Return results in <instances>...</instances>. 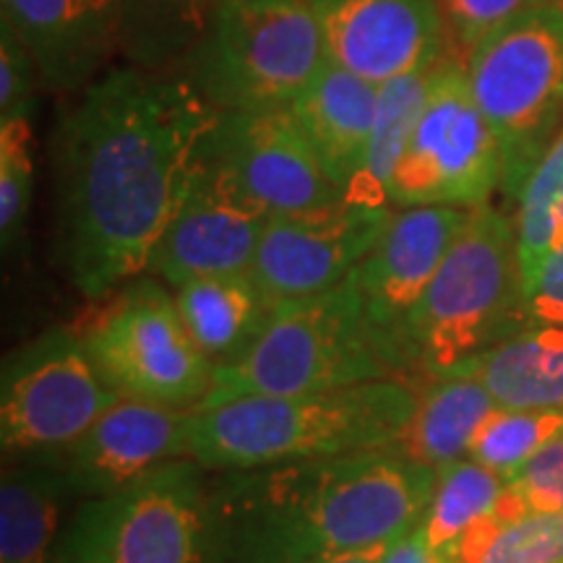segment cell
<instances>
[{"mask_svg": "<svg viewBox=\"0 0 563 563\" xmlns=\"http://www.w3.org/2000/svg\"><path fill=\"white\" fill-rule=\"evenodd\" d=\"M481 563H563V514L527 511L501 525Z\"/></svg>", "mask_w": 563, "mask_h": 563, "instance_id": "obj_30", "label": "cell"}, {"mask_svg": "<svg viewBox=\"0 0 563 563\" xmlns=\"http://www.w3.org/2000/svg\"><path fill=\"white\" fill-rule=\"evenodd\" d=\"M68 496L58 464H13L0 483V563H53L60 506Z\"/></svg>", "mask_w": 563, "mask_h": 563, "instance_id": "obj_23", "label": "cell"}, {"mask_svg": "<svg viewBox=\"0 0 563 563\" xmlns=\"http://www.w3.org/2000/svg\"><path fill=\"white\" fill-rule=\"evenodd\" d=\"M532 3L538 0H435L446 34V55L467 63L483 37Z\"/></svg>", "mask_w": 563, "mask_h": 563, "instance_id": "obj_31", "label": "cell"}, {"mask_svg": "<svg viewBox=\"0 0 563 563\" xmlns=\"http://www.w3.org/2000/svg\"><path fill=\"white\" fill-rule=\"evenodd\" d=\"M121 399L95 368L76 329L53 327L5 357L0 446L5 456H55Z\"/></svg>", "mask_w": 563, "mask_h": 563, "instance_id": "obj_11", "label": "cell"}, {"mask_svg": "<svg viewBox=\"0 0 563 563\" xmlns=\"http://www.w3.org/2000/svg\"><path fill=\"white\" fill-rule=\"evenodd\" d=\"M0 24L30 53L42 89L76 97L121 58L118 0H0Z\"/></svg>", "mask_w": 563, "mask_h": 563, "instance_id": "obj_18", "label": "cell"}, {"mask_svg": "<svg viewBox=\"0 0 563 563\" xmlns=\"http://www.w3.org/2000/svg\"><path fill=\"white\" fill-rule=\"evenodd\" d=\"M391 545V543H389ZM389 545H378V548H371V551H363V553H352V555H342V559H334V561H323V563H382L386 551H389Z\"/></svg>", "mask_w": 563, "mask_h": 563, "instance_id": "obj_36", "label": "cell"}, {"mask_svg": "<svg viewBox=\"0 0 563 563\" xmlns=\"http://www.w3.org/2000/svg\"><path fill=\"white\" fill-rule=\"evenodd\" d=\"M211 118L214 110L180 74L129 63L70 97L51 136L58 256L89 302L150 272Z\"/></svg>", "mask_w": 563, "mask_h": 563, "instance_id": "obj_1", "label": "cell"}, {"mask_svg": "<svg viewBox=\"0 0 563 563\" xmlns=\"http://www.w3.org/2000/svg\"><path fill=\"white\" fill-rule=\"evenodd\" d=\"M391 211L340 201L300 214H272L251 274L277 302L334 290L378 243Z\"/></svg>", "mask_w": 563, "mask_h": 563, "instance_id": "obj_14", "label": "cell"}, {"mask_svg": "<svg viewBox=\"0 0 563 563\" xmlns=\"http://www.w3.org/2000/svg\"><path fill=\"white\" fill-rule=\"evenodd\" d=\"M420 386L384 378L300 397H241L191 415L188 460L207 473L394 449L418 412Z\"/></svg>", "mask_w": 563, "mask_h": 563, "instance_id": "obj_3", "label": "cell"}, {"mask_svg": "<svg viewBox=\"0 0 563 563\" xmlns=\"http://www.w3.org/2000/svg\"><path fill=\"white\" fill-rule=\"evenodd\" d=\"M559 431H563V410H504V407H496L488 420L477 428L467 460L506 477L522 467Z\"/></svg>", "mask_w": 563, "mask_h": 563, "instance_id": "obj_28", "label": "cell"}, {"mask_svg": "<svg viewBox=\"0 0 563 563\" xmlns=\"http://www.w3.org/2000/svg\"><path fill=\"white\" fill-rule=\"evenodd\" d=\"M194 410L121 397L58 462L68 496L100 498L152 470L188 460V422Z\"/></svg>", "mask_w": 563, "mask_h": 563, "instance_id": "obj_17", "label": "cell"}, {"mask_svg": "<svg viewBox=\"0 0 563 563\" xmlns=\"http://www.w3.org/2000/svg\"><path fill=\"white\" fill-rule=\"evenodd\" d=\"M269 217L241 183L199 150L191 183L152 253L150 272L173 290L194 279L251 272Z\"/></svg>", "mask_w": 563, "mask_h": 563, "instance_id": "obj_12", "label": "cell"}, {"mask_svg": "<svg viewBox=\"0 0 563 563\" xmlns=\"http://www.w3.org/2000/svg\"><path fill=\"white\" fill-rule=\"evenodd\" d=\"M504 488V475L473 460H460L439 470L431 504L420 522L433 555L446 551L475 525L501 514Z\"/></svg>", "mask_w": 563, "mask_h": 563, "instance_id": "obj_26", "label": "cell"}, {"mask_svg": "<svg viewBox=\"0 0 563 563\" xmlns=\"http://www.w3.org/2000/svg\"><path fill=\"white\" fill-rule=\"evenodd\" d=\"M501 188V146L464 63H435L431 89L389 186L391 207L475 209Z\"/></svg>", "mask_w": 563, "mask_h": 563, "instance_id": "obj_10", "label": "cell"}, {"mask_svg": "<svg viewBox=\"0 0 563 563\" xmlns=\"http://www.w3.org/2000/svg\"><path fill=\"white\" fill-rule=\"evenodd\" d=\"M464 371L475 373L504 410H563V329L530 323Z\"/></svg>", "mask_w": 563, "mask_h": 563, "instance_id": "obj_21", "label": "cell"}, {"mask_svg": "<svg viewBox=\"0 0 563 563\" xmlns=\"http://www.w3.org/2000/svg\"><path fill=\"white\" fill-rule=\"evenodd\" d=\"M493 410L496 402L475 373L431 378L420 386L418 412L394 452L433 470L467 460L477 428Z\"/></svg>", "mask_w": 563, "mask_h": 563, "instance_id": "obj_22", "label": "cell"}, {"mask_svg": "<svg viewBox=\"0 0 563 563\" xmlns=\"http://www.w3.org/2000/svg\"><path fill=\"white\" fill-rule=\"evenodd\" d=\"M95 368L121 397L199 410L214 365L188 334L178 300L152 277H136L95 302L76 329Z\"/></svg>", "mask_w": 563, "mask_h": 563, "instance_id": "obj_9", "label": "cell"}, {"mask_svg": "<svg viewBox=\"0 0 563 563\" xmlns=\"http://www.w3.org/2000/svg\"><path fill=\"white\" fill-rule=\"evenodd\" d=\"M527 511L563 514V431L534 452L522 467L504 477Z\"/></svg>", "mask_w": 563, "mask_h": 563, "instance_id": "obj_32", "label": "cell"}, {"mask_svg": "<svg viewBox=\"0 0 563 563\" xmlns=\"http://www.w3.org/2000/svg\"><path fill=\"white\" fill-rule=\"evenodd\" d=\"M439 470L394 449L217 473L209 563H323L422 522Z\"/></svg>", "mask_w": 563, "mask_h": 563, "instance_id": "obj_2", "label": "cell"}, {"mask_svg": "<svg viewBox=\"0 0 563 563\" xmlns=\"http://www.w3.org/2000/svg\"><path fill=\"white\" fill-rule=\"evenodd\" d=\"M382 563H435L426 532H422V525H415L412 530L399 534L389 545Z\"/></svg>", "mask_w": 563, "mask_h": 563, "instance_id": "obj_35", "label": "cell"}, {"mask_svg": "<svg viewBox=\"0 0 563 563\" xmlns=\"http://www.w3.org/2000/svg\"><path fill=\"white\" fill-rule=\"evenodd\" d=\"M470 211L473 209L394 207L378 243L350 274L373 334L410 382L415 378L405 357L407 323L467 224Z\"/></svg>", "mask_w": 563, "mask_h": 563, "instance_id": "obj_13", "label": "cell"}, {"mask_svg": "<svg viewBox=\"0 0 563 563\" xmlns=\"http://www.w3.org/2000/svg\"><path fill=\"white\" fill-rule=\"evenodd\" d=\"M327 53L371 84L435 66L446 34L435 0H308Z\"/></svg>", "mask_w": 563, "mask_h": 563, "instance_id": "obj_16", "label": "cell"}, {"mask_svg": "<svg viewBox=\"0 0 563 563\" xmlns=\"http://www.w3.org/2000/svg\"><path fill=\"white\" fill-rule=\"evenodd\" d=\"M32 118L0 121V245L16 251L34 194Z\"/></svg>", "mask_w": 563, "mask_h": 563, "instance_id": "obj_29", "label": "cell"}, {"mask_svg": "<svg viewBox=\"0 0 563 563\" xmlns=\"http://www.w3.org/2000/svg\"><path fill=\"white\" fill-rule=\"evenodd\" d=\"M207 496L201 464H162L121 490L84 498L53 563H209Z\"/></svg>", "mask_w": 563, "mask_h": 563, "instance_id": "obj_8", "label": "cell"}, {"mask_svg": "<svg viewBox=\"0 0 563 563\" xmlns=\"http://www.w3.org/2000/svg\"><path fill=\"white\" fill-rule=\"evenodd\" d=\"M224 0H118L121 60L178 74Z\"/></svg>", "mask_w": 563, "mask_h": 563, "instance_id": "obj_24", "label": "cell"}, {"mask_svg": "<svg viewBox=\"0 0 563 563\" xmlns=\"http://www.w3.org/2000/svg\"><path fill=\"white\" fill-rule=\"evenodd\" d=\"M525 319L563 329V249L545 258L532 285L525 290Z\"/></svg>", "mask_w": 563, "mask_h": 563, "instance_id": "obj_34", "label": "cell"}, {"mask_svg": "<svg viewBox=\"0 0 563 563\" xmlns=\"http://www.w3.org/2000/svg\"><path fill=\"white\" fill-rule=\"evenodd\" d=\"M175 300L188 334L214 368L241 361L279 306L251 272L194 279L175 290Z\"/></svg>", "mask_w": 563, "mask_h": 563, "instance_id": "obj_20", "label": "cell"}, {"mask_svg": "<svg viewBox=\"0 0 563 563\" xmlns=\"http://www.w3.org/2000/svg\"><path fill=\"white\" fill-rule=\"evenodd\" d=\"M384 378L405 376L373 334L347 279L329 292L282 300L241 361L214 368L199 410L241 397H300Z\"/></svg>", "mask_w": 563, "mask_h": 563, "instance_id": "obj_5", "label": "cell"}, {"mask_svg": "<svg viewBox=\"0 0 563 563\" xmlns=\"http://www.w3.org/2000/svg\"><path fill=\"white\" fill-rule=\"evenodd\" d=\"M376 100V84L329 58L306 91L287 108L323 173L340 188L342 199L355 191L363 175Z\"/></svg>", "mask_w": 563, "mask_h": 563, "instance_id": "obj_19", "label": "cell"}, {"mask_svg": "<svg viewBox=\"0 0 563 563\" xmlns=\"http://www.w3.org/2000/svg\"><path fill=\"white\" fill-rule=\"evenodd\" d=\"M329 60L308 0H224L178 74L214 112L287 110Z\"/></svg>", "mask_w": 563, "mask_h": 563, "instance_id": "obj_6", "label": "cell"}, {"mask_svg": "<svg viewBox=\"0 0 563 563\" xmlns=\"http://www.w3.org/2000/svg\"><path fill=\"white\" fill-rule=\"evenodd\" d=\"M201 152L269 214H300L344 201L287 110L214 112Z\"/></svg>", "mask_w": 563, "mask_h": 563, "instance_id": "obj_15", "label": "cell"}, {"mask_svg": "<svg viewBox=\"0 0 563 563\" xmlns=\"http://www.w3.org/2000/svg\"><path fill=\"white\" fill-rule=\"evenodd\" d=\"M433 68L435 66H426L397 76V79L386 84H378L376 118H373L368 157H365L363 175L357 180L355 191L344 201L378 209L391 207V178L397 173L407 144H410L415 125H418L428 89H431Z\"/></svg>", "mask_w": 563, "mask_h": 563, "instance_id": "obj_25", "label": "cell"}, {"mask_svg": "<svg viewBox=\"0 0 563 563\" xmlns=\"http://www.w3.org/2000/svg\"><path fill=\"white\" fill-rule=\"evenodd\" d=\"M525 327L514 220L483 203L470 211L407 323V368L412 378L449 376Z\"/></svg>", "mask_w": 563, "mask_h": 563, "instance_id": "obj_4", "label": "cell"}, {"mask_svg": "<svg viewBox=\"0 0 563 563\" xmlns=\"http://www.w3.org/2000/svg\"><path fill=\"white\" fill-rule=\"evenodd\" d=\"M37 89L42 81L30 53L9 26L0 24V121L32 118Z\"/></svg>", "mask_w": 563, "mask_h": 563, "instance_id": "obj_33", "label": "cell"}, {"mask_svg": "<svg viewBox=\"0 0 563 563\" xmlns=\"http://www.w3.org/2000/svg\"><path fill=\"white\" fill-rule=\"evenodd\" d=\"M464 68L501 146V191L514 201L563 129V0H538L504 21Z\"/></svg>", "mask_w": 563, "mask_h": 563, "instance_id": "obj_7", "label": "cell"}, {"mask_svg": "<svg viewBox=\"0 0 563 563\" xmlns=\"http://www.w3.org/2000/svg\"><path fill=\"white\" fill-rule=\"evenodd\" d=\"M517 256L525 290L551 253L563 249V129L517 194Z\"/></svg>", "mask_w": 563, "mask_h": 563, "instance_id": "obj_27", "label": "cell"}]
</instances>
